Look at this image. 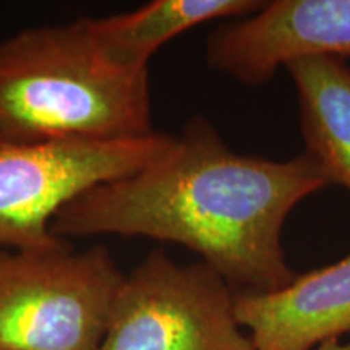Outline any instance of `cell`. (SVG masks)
Returning <instances> with one entry per match:
<instances>
[{
	"label": "cell",
	"mask_w": 350,
	"mask_h": 350,
	"mask_svg": "<svg viewBox=\"0 0 350 350\" xmlns=\"http://www.w3.org/2000/svg\"><path fill=\"white\" fill-rule=\"evenodd\" d=\"M152 133L148 70L113 64L88 18L0 41V139L120 142Z\"/></svg>",
	"instance_id": "cell-2"
},
{
	"label": "cell",
	"mask_w": 350,
	"mask_h": 350,
	"mask_svg": "<svg viewBox=\"0 0 350 350\" xmlns=\"http://www.w3.org/2000/svg\"><path fill=\"white\" fill-rule=\"evenodd\" d=\"M300 107L305 156L327 182L350 191V68L334 57H305L286 65Z\"/></svg>",
	"instance_id": "cell-8"
},
{
	"label": "cell",
	"mask_w": 350,
	"mask_h": 350,
	"mask_svg": "<svg viewBox=\"0 0 350 350\" xmlns=\"http://www.w3.org/2000/svg\"><path fill=\"white\" fill-rule=\"evenodd\" d=\"M305 57L350 59V0H274L209 34V67L245 86H262Z\"/></svg>",
	"instance_id": "cell-6"
},
{
	"label": "cell",
	"mask_w": 350,
	"mask_h": 350,
	"mask_svg": "<svg viewBox=\"0 0 350 350\" xmlns=\"http://www.w3.org/2000/svg\"><path fill=\"white\" fill-rule=\"evenodd\" d=\"M327 187L308 156L269 161L239 154L198 116L157 163L99 183L68 203L52 222V234L183 245L230 287L274 292L297 275L282 248L288 214Z\"/></svg>",
	"instance_id": "cell-1"
},
{
	"label": "cell",
	"mask_w": 350,
	"mask_h": 350,
	"mask_svg": "<svg viewBox=\"0 0 350 350\" xmlns=\"http://www.w3.org/2000/svg\"><path fill=\"white\" fill-rule=\"evenodd\" d=\"M98 350H255L234 292L206 262L151 252L125 275Z\"/></svg>",
	"instance_id": "cell-5"
},
{
	"label": "cell",
	"mask_w": 350,
	"mask_h": 350,
	"mask_svg": "<svg viewBox=\"0 0 350 350\" xmlns=\"http://www.w3.org/2000/svg\"><path fill=\"white\" fill-rule=\"evenodd\" d=\"M124 279L103 245L0 248V350H98Z\"/></svg>",
	"instance_id": "cell-3"
},
{
	"label": "cell",
	"mask_w": 350,
	"mask_h": 350,
	"mask_svg": "<svg viewBox=\"0 0 350 350\" xmlns=\"http://www.w3.org/2000/svg\"><path fill=\"white\" fill-rule=\"evenodd\" d=\"M234 313L255 350H312L350 332V253L274 292H237Z\"/></svg>",
	"instance_id": "cell-7"
},
{
	"label": "cell",
	"mask_w": 350,
	"mask_h": 350,
	"mask_svg": "<svg viewBox=\"0 0 350 350\" xmlns=\"http://www.w3.org/2000/svg\"><path fill=\"white\" fill-rule=\"evenodd\" d=\"M317 350H350V340H347V342H340L339 339L327 340V342L318 345Z\"/></svg>",
	"instance_id": "cell-10"
},
{
	"label": "cell",
	"mask_w": 350,
	"mask_h": 350,
	"mask_svg": "<svg viewBox=\"0 0 350 350\" xmlns=\"http://www.w3.org/2000/svg\"><path fill=\"white\" fill-rule=\"evenodd\" d=\"M260 0H154L138 10L107 18H88L100 51L129 70H148L152 54L178 34L213 20L256 13Z\"/></svg>",
	"instance_id": "cell-9"
},
{
	"label": "cell",
	"mask_w": 350,
	"mask_h": 350,
	"mask_svg": "<svg viewBox=\"0 0 350 350\" xmlns=\"http://www.w3.org/2000/svg\"><path fill=\"white\" fill-rule=\"evenodd\" d=\"M175 135L120 142L10 143L0 139V248L39 250L64 239L52 234L57 214L99 183L150 167Z\"/></svg>",
	"instance_id": "cell-4"
}]
</instances>
